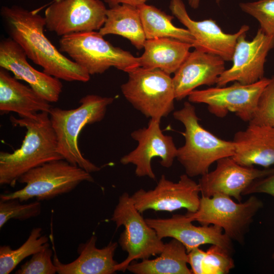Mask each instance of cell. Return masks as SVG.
Instances as JSON below:
<instances>
[{
    "label": "cell",
    "mask_w": 274,
    "mask_h": 274,
    "mask_svg": "<svg viewBox=\"0 0 274 274\" xmlns=\"http://www.w3.org/2000/svg\"><path fill=\"white\" fill-rule=\"evenodd\" d=\"M263 207V202L255 195L237 203L229 196L217 194L211 197L201 196L197 211L186 215L201 225L221 227L230 239L242 244L254 216Z\"/></svg>",
    "instance_id": "8"
},
{
    "label": "cell",
    "mask_w": 274,
    "mask_h": 274,
    "mask_svg": "<svg viewBox=\"0 0 274 274\" xmlns=\"http://www.w3.org/2000/svg\"><path fill=\"white\" fill-rule=\"evenodd\" d=\"M246 38V32L238 38L232 65L220 75L217 86H225L232 82L251 84L265 77V63L269 52L274 48V36H267L259 28L252 41Z\"/></svg>",
    "instance_id": "13"
},
{
    "label": "cell",
    "mask_w": 274,
    "mask_h": 274,
    "mask_svg": "<svg viewBox=\"0 0 274 274\" xmlns=\"http://www.w3.org/2000/svg\"><path fill=\"white\" fill-rule=\"evenodd\" d=\"M111 220L117 228L124 226L118 242L128 254L124 260L117 264V271L124 272L133 260L149 259L163 250L165 244L135 208L127 192L120 196Z\"/></svg>",
    "instance_id": "9"
},
{
    "label": "cell",
    "mask_w": 274,
    "mask_h": 274,
    "mask_svg": "<svg viewBox=\"0 0 274 274\" xmlns=\"http://www.w3.org/2000/svg\"><path fill=\"white\" fill-rule=\"evenodd\" d=\"M272 259H273V260L274 261V252H273L272 254Z\"/></svg>",
    "instance_id": "36"
},
{
    "label": "cell",
    "mask_w": 274,
    "mask_h": 274,
    "mask_svg": "<svg viewBox=\"0 0 274 274\" xmlns=\"http://www.w3.org/2000/svg\"><path fill=\"white\" fill-rule=\"evenodd\" d=\"M52 249L54 251L53 261L59 274H112L118 263L114 259L118 247L116 242H110L102 248L96 246L97 237L92 235L85 243L78 248V257L68 263H63L58 258L53 238L50 236Z\"/></svg>",
    "instance_id": "21"
},
{
    "label": "cell",
    "mask_w": 274,
    "mask_h": 274,
    "mask_svg": "<svg viewBox=\"0 0 274 274\" xmlns=\"http://www.w3.org/2000/svg\"><path fill=\"white\" fill-rule=\"evenodd\" d=\"M17 199H0V228L11 219L25 220L39 216L41 204L36 200L29 203H21Z\"/></svg>",
    "instance_id": "29"
},
{
    "label": "cell",
    "mask_w": 274,
    "mask_h": 274,
    "mask_svg": "<svg viewBox=\"0 0 274 274\" xmlns=\"http://www.w3.org/2000/svg\"><path fill=\"white\" fill-rule=\"evenodd\" d=\"M249 124L274 126V75L263 89Z\"/></svg>",
    "instance_id": "31"
},
{
    "label": "cell",
    "mask_w": 274,
    "mask_h": 274,
    "mask_svg": "<svg viewBox=\"0 0 274 274\" xmlns=\"http://www.w3.org/2000/svg\"><path fill=\"white\" fill-rule=\"evenodd\" d=\"M107 11L100 0H54L45 11V27L61 37L99 30Z\"/></svg>",
    "instance_id": "11"
},
{
    "label": "cell",
    "mask_w": 274,
    "mask_h": 274,
    "mask_svg": "<svg viewBox=\"0 0 274 274\" xmlns=\"http://www.w3.org/2000/svg\"><path fill=\"white\" fill-rule=\"evenodd\" d=\"M98 31L104 36H122L138 49L144 48L146 40L138 8L125 4L107 9L106 21Z\"/></svg>",
    "instance_id": "24"
},
{
    "label": "cell",
    "mask_w": 274,
    "mask_h": 274,
    "mask_svg": "<svg viewBox=\"0 0 274 274\" xmlns=\"http://www.w3.org/2000/svg\"><path fill=\"white\" fill-rule=\"evenodd\" d=\"M10 120L13 125L26 130L19 148L12 153L0 152V185L14 187L19 178L29 170L63 158L58 151L48 112H39L29 118L11 116Z\"/></svg>",
    "instance_id": "2"
},
{
    "label": "cell",
    "mask_w": 274,
    "mask_h": 274,
    "mask_svg": "<svg viewBox=\"0 0 274 274\" xmlns=\"http://www.w3.org/2000/svg\"><path fill=\"white\" fill-rule=\"evenodd\" d=\"M231 253L216 245L206 251L196 248L188 253V264L193 274H227L235 266Z\"/></svg>",
    "instance_id": "27"
},
{
    "label": "cell",
    "mask_w": 274,
    "mask_h": 274,
    "mask_svg": "<svg viewBox=\"0 0 274 274\" xmlns=\"http://www.w3.org/2000/svg\"><path fill=\"white\" fill-rule=\"evenodd\" d=\"M59 50L91 75L102 74L111 67L128 73L140 66L139 58L115 47L99 31L72 33L61 37Z\"/></svg>",
    "instance_id": "6"
},
{
    "label": "cell",
    "mask_w": 274,
    "mask_h": 274,
    "mask_svg": "<svg viewBox=\"0 0 274 274\" xmlns=\"http://www.w3.org/2000/svg\"><path fill=\"white\" fill-rule=\"evenodd\" d=\"M146 40L170 38L193 45L194 38L187 29L172 23L174 17L146 4L138 7Z\"/></svg>",
    "instance_id": "26"
},
{
    "label": "cell",
    "mask_w": 274,
    "mask_h": 274,
    "mask_svg": "<svg viewBox=\"0 0 274 274\" xmlns=\"http://www.w3.org/2000/svg\"><path fill=\"white\" fill-rule=\"evenodd\" d=\"M159 256L130 263L127 270L135 274H192L187 266L188 252L179 241L173 238L164 244Z\"/></svg>",
    "instance_id": "25"
},
{
    "label": "cell",
    "mask_w": 274,
    "mask_h": 274,
    "mask_svg": "<svg viewBox=\"0 0 274 274\" xmlns=\"http://www.w3.org/2000/svg\"><path fill=\"white\" fill-rule=\"evenodd\" d=\"M42 230L41 227L33 228L26 241L16 249L13 250L7 245L1 246V274L11 273L25 258L50 246L49 238L45 235H42Z\"/></svg>",
    "instance_id": "28"
},
{
    "label": "cell",
    "mask_w": 274,
    "mask_h": 274,
    "mask_svg": "<svg viewBox=\"0 0 274 274\" xmlns=\"http://www.w3.org/2000/svg\"><path fill=\"white\" fill-rule=\"evenodd\" d=\"M53 249L47 247L32 255L30 259L16 272V274H55L57 272L56 266L51 257Z\"/></svg>",
    "instance_id": "32"
},
{
    "label": "cell",
    "mask_w": 274,
    "mask_h": 274,
    "mask_svg": "<svg viewBox=\"0 0 274 274\" xmlns=\"http://www.w3.org/2000/svg\"><path fill=\"white\" fill-rule=\"evenodd\" d=\"M148 224L163 239L172 237L181 242L188 253L201 245H216L232 253V240L216 225H193L186 215L176 214L169 218H147Z\"/></svg>",
    "instance_id": "17"
},
{
    "label": "cell",
    "mask_w": 274,
    "mask_h": 274,
    "mask_svg": "<svg viewBox=\"0 0 274 274\" xmlns=\"http://www.w3.org/2000/svg\"><path fill=\"white\" fill-rule=\"evenodd\" d=\"M51 106L32 88L20 83L9 71L0 68V112L17 113L20 118L49 112Z\"/></svg>",
    "instance_id": "22"
},
{
    "label": "cell",
    "mask_w": 274,
    "mask_h": 274,
    "mask_svg": "<svg viewBox=\"0 0 274 274\" xmlns=\"http://www.w3.org/2000/svg\"><path fill=\"white\" fill-rule=\"evenodd\" d=\"M107 3L110 8L119 4H128L135 7H138L145 4L148 0H104Z\"/></svg>",
    "instance_id": "34"
},
{
    "label": "cell",
    "mask_w": 274,
    "mask_h": 274,
    "mask_svg": "<svg viewBox=\"0 0 274 274\" xmlns=\"http://www.w3.org/2000/svg\"><path fill=\"white\" fill-rule=\"evenodd\" d=\"M84 181L94 182L90 173L64 159L54 160L22 175L18 182L25 186L14 192L1 194L0 199H17L21 202L33 198L39 201L51 199L72 191Z\"/></svg>",
    "instance_id": "5"
},
{
    "label": "cell",
    "mask_w": 274,
    "mask_h": 274,
    "mask_svg": "<svg viewBox=\"0 0 274 274\" xmlns=\"http://www.w3.org/2000/svg\"><path fill=\"white\" fill-rule=\"evenodd\" d=\"M126 82L121 86L126 100L147 118L161 120L174 109L173 78L159 69L139 66L127 73Z\"/></svg>",
    "instance_id": "7"
},
{
    "label": "cell",
    "mask_w": 274,
    "mask_h": 274,
    "mask_svg": "<svg viewBox=\"0 0 274 274\" xmlns=\"http://www.w3.org/2000/svg\"><path fill=\"white\" fill-rule=\"evenodd\" d=\"M192 45L170 38L146 40L144 52L139 58L140 66L175 73L190 53Z\"/></svg>",
    "instance_id": "23"
},
{
    "label": "cell",
    "mask_w": 274,
    "mask_h": 274,
    "mask_svg": "<svg viewBox=\"0 0 274 274\" xmlns=\"http://www.w3.org/2000/svg\"><path fill=\"white\" fill-rule=\"evenodd\" d=\"M173 116L185 128L182 133L185 143L178 148L176 158L190 177L203 175L214 162L234 155L233 141L222 140L204 128L199 123L195 107L189 101L174 112Z\"/></svg>",
    "instance_id": "4"
},
{
    "label": "cell",
    "mask_w": 274,
    "mask_h": 274,
    "mask_svg": "<svg viewBox=\"0 0 274 274\" xmlns=\"http://www.w3.org/2000/svg\"><path fill=\"white\" fill-rule=\"evenodd\" d=\"M160 121L150 119L147 127L132 132L131 136L138 142V145L120 159V163L123 165H134L135 174L139 177L155 179L151 166V161L154 157L160 158V164L166 168L171 167L176 158L178 148L173 137L163 133Z\"/></svg>",
    "instance_id": "14"
},
{
    "label": "cell",
    "mask_w": 274,
    "mask_h": 274,
    "mask_svg": "<svg viewBox=\"0 0 274 274\" xmlns=\"http://www.w3.org/2000/svg\"><path fill=\"white\" fill-rule=\"evenodd\" d=\"M38 12L16 6L3 7L1 14L10 38L45 73L65 81L88 82V72L63 55L45 36V18Z\"/></svg>",
    "instance_id": "1"
},
{
    "label": "cell",
    "mask_w": 274,
    "mask_h": 274,
    "mask_svg": "<svg viewBox=\"0 0 274 274\" xmlns=\"http://www.w3.org/2000/svg\"><path fill=\"white\" fill-rule=\"evenodd\" d=\"M242 10L255 18L259 28L266 35L274 36V0H257L241 3Z\"/></svg>",
    "instance_id": "30"
},
{
    "label": "cell",
    "mask_w": 274,
    "mask_h": 274,
    "mask_svg": "<svg viewBox=\"0 0 274 274\" xmlns=\"http://www.w3.org/2000/svg\"><path fill=\"white\" fill-rule=\"evenodd\" d=\"M55 1H59V0H55Z\"/></svg>",
    "instance_id": "37"
},
{
    "label": "cell",
    "mask_w": 274,
    "mask_h": 274,
    "mask_svg": "<svg viewBox=\"0 0 274 274\" xmlns=\"http://www.w3.org/2000/svg\"><path fill=\"white\" fill-rule=\"evenodd\" d=\"M23 50L11 38L0 42V66L12 72L17 80L24 81L49 102H57L62 91L59 79L33 67Z\"/></svg>",
    "instance_id": "18"
},
{
    "label": "cell",
    "mask_w": 274,
    "mask_h": 274,
    "mask_svg": "<svg viewBox=\"0 0 274 274\" xmlns=\"http://www.w3.org/2000/svg\"><path fill=\"white\" fill-rule=\"evenodd\" d=\"M169 9L194 37L192 47L195 49L219 56L225 61H232L238 38L249 29L248 25H243L236 32L226 33L212 19L193 20L182 0H171Z\"/></svg>",
    "instance_id": "16"
},
{
    "label": "cell",
    "mask_w": 274,
    "mask_h": 274,
    "mask_svg": "<svg viewBox=\"0 0 274 274\" xmlns=\"http://www.w3.org/2000/svg\"><path fill=\"white\" fill-rule=\"evenodd\" d=\"M200 189L198 183L186 174L174 182L162 175L156 187L151 190L140 189L131 197L135 208L141 213L148 210L173 212L185 209L194 213L199 208Z\"/></svg>",
    "instance_id": "12"
},
{
    "label": "cell",
    "mask_w": 274,
    "mask_h": 274,
    "mask_svg": "<svg viewBox=\"0 0 274 274\" xmlns=\"http://www.w3.org/2000/svg\"><path fill=\"white\" fill-rule=\"evenodd\" d=\"M269 78L264 77L251 84L237 82L229 86L194 90L188 96L192 103L204 104L209 112L218 118L234 113L244 122H249L254 115L259 97Z\"/></svg>",
    "instance_id": "10"
},
{
    "label": "cell",
    "mask_w": 274,
    "mask_h": 274,
    "mask_svg": "<svg viewBox=\"0 0 274 274\" xmlns=\"http://www.w3.org/2000/svg\"><path fill=\"white\" fill-rule=\"evenodd\" d=\"M114 100L111 97L88 94L82 97L80 106L74 109L51 108L49 114L56 134L58 151L63 158L91 173L100 168L82 154L78 145L79 134L87 124L101 121L107 108Z\"/></svg>",
    "instance_id": "3"
},
{
    "label": "cell",
    "mask_w": 274,
    "mask_h": 274,
    "mask_svg": "<svg viewBox=\"0 0 274 274\" xmlns=\"http://www.w3.org/2000/svg\"><path fill=\"white\" fill-rule=\"evenodd\" d=\"M198 3L199 0H189L190 5L194 8H196L198 7Z\"/></svg>",
    "instance_id": "35"
},
{
    "label": "cell",
    "mask_w": 274,
    "mask_h": 274,
    "mask_svg": "<svg viewBox=\"0 0 274 274\" xmlns=\"http://www.w3.org/2000/svg\"><path fill=\"white\" fill-rule=\"evenodd\" d=\"M232 158L241 165L269 168L274 164V126L249 124L236 132Z\"/></svg>",
    "instance_id": "20"
},
{
    "label": "cell",
    "mask_w": 274,
    "mask_h": 274,
    "mask_svg": "<svg viewBox=\"0 0 274 274\" xmlns=\"http://www.w3.org/2000/svg\"><path fill=\"white\" fill-rule=\"evenodd\" d=\"M225 61L197 49L190 52L173 78L176 100L184 99L198 86L216 84L225 70Z\"/></svg>",
    "instance_id": "19"
},
{
    "label": "cell",
    "mask_w": 274,
    "mask_h": 274,
    "mask_svg": "<svg viewBox=\"0 0 274 274\" xmlns=\"http://www.w3.org/2000/svg\"><path fill=\"white\" fill-rule=\"evenodd\" d=\"M216 163L214 170L201 176L199 180L201 196L221 194L241 202L243 193L255 180L274 173V167L259 169L244 166L232 157L221 158Z\"/></svg>",
    "instance_id": "15"
},
{
    "label": "cell",
    "mask_w": 274,
    "mask_h": 274,
    "mask_svg": "<svg viewBox=\"0 0 274 274\" xmlns=\"http://www.w3.org/2000/svg\"><path fill=\"white\" fill-rule=\"evenodd\" d=\"M265 193L274 197V173L255 180L244 191L243 195Z\"/></svg>",
    "instance_id": "33"
}]
</instances>
